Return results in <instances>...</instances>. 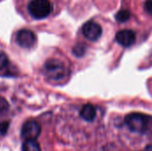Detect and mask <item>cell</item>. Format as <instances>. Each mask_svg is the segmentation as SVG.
<instances>
[{
	"mask_svg": "<svg viewBox=\"0 0 152 151\" xmlns=\"http://www.w3.org/2000/svg\"><path fill=\"white\" fill-rule=\"evenodd\" d=\"M21 11L28 18L40 20L50 17L55 10L53 0H20Z\"/></svg>",
	"mask_w": 152,
	"mask_h": 151,
	"instance_id": "cell-1",
	"label": "cell"
},
{
	"mask_svg": "<svg viewBox=\"0 0 152 151\" xmlns=\"http://www.w3.org/2000/svg\"><path fill=\"white\" fill-rule=\"evenodd\" d=\"M125 123L133 133H144L148 129V117L141 113H131L125 118Z\"/></svg>",
	"mask_w": 152,
	"mask_h": 151,
	"instance_id": "cell-2",
	"label": "cell"
},
{
	"mask_svg": "<svg viewBox=\"0 0 152 151\" xmlns=\"http://www.w3.org/2000/svg\"><path fill=\"white\" fill-rule=\"evenodd\" d=\"M46 76L52 80H61L67 76L65 64L58 59H49L45 63Z\"/></svg>",
	"mask_w": 152,
	"mask_h": 151,
	"instance_id": "cell-3",
	"label": "cell"
},
{
	"mask_svg": "<svg viewBox=\"0 0 152 151\" xmlns=\"http://www.w3.org/2000/svg\"><path fill=\"white\" fill-rule=\"evenodd\" d=\"M15 41L22 48L29 49L33 47L37 42V36L35 33L27 28L20 29L15 35Z\"/></svg>",
	"mask_w": 152,
	"mask_h": 151,
	"instance_id": "cell-4",
	"label": "cell"
},
{
	"mask_svg": "<svg viewBox=\"0 0 152 151\" xmlns=\"http://www.w3.org/2000/svg\"><path fill=\"white\" fill-rule=\"evenodd\" d=\"M82 33L86 39L90 41H97L102 35V28L101 25L94 20H88L83 25Z\"/></svg>",
	"mask_w": 152,
	"mask_h": 151,
	"instance_id": "cell-5",
	"label": "cell"
},
{
	"mask_svg": "<svg viewBox=\"0 0 152 151\" xmlns=\"http://www.w3.org/2000/svg\"><path fill=\"white\" fill-rule=\"evenodd\" d=\"M41 133V127L39 124L36 121L29 120L23 124L21 128L20 135L25 141L28 140H37Z\"/></svg>",
	"mask_w": 152,
	"mask_h": 151,
	"instance_id": "cell-6",
	"label": "cell"
},
{
	"mask_svg": "<svg viewBox=\"0 0 152 151\" xmlns=\"http://www.w3.org/2000/svg\"><path fill=\"white\" fill-rule=\"evenodd\" d=\"M116 41L124 47L133 45L136 41V34L131 29H122L116 34Z\"/></svg>",
	"mask_w": 152,
	"mask_h": 151,
	"instance_id": "cell-7",
	"label": "cell"
},
{
	"mask_svg": "<svg viewBox=\"0 0 152 151\" xmlns=\"http://www.w3.org/2000/svg\"><path fill=\"white\" fill-rule=\"evenodd\" d=\"M80 117L87 122H93L96 117V109L94 106L92 104H86L83 106L80 110Z\"/></svg>",
	"mask_w": 152,
	"mask_h": 151,
	"instance_id": "cell-8",
	"label": "cell"
},
{
	"mask_svg": "<svg viewBox=\"0 0 152 151\" xmlns=\"http://www.w3.org/2000/svg\"><path fill=\"white\" fill-rule=\"evenodd\" d=\"M22 151H41V148L37 140H28L22 145Z\"/></svg>",
	"mask_w": 152,
	"mask_h": 151,
	"instance_id": "cell-9",
	"label": "cell"
},
{
	"mask_svg": "<svg viewBox=\"0 0 152 151\" xmlns=\"http://www.w3.org/2000/svg\"><path fill=\"white\" fill-rule=\"evenodd\" d=\"M115 17H116V20L118 22L123 23V22L127 21L131 18V12L128 9H120L117 12Z\"/></svg>",
	"mask_w": 152,
	"mask_h": 151,
	"instance_id": "cell-10",
	"label": "cell"
},
{
	"mask_svg": "<svg viewBox=\"0 0 152 151\" xmlns=\"http://www.w3.org/2000/svg\"><path fill=\"white\" fill-rule=\"evenodd\" d=\"M9 67V60L6 54L0 51V75L2 72H6L7 68Z\"/></svg>",
	"mask_w": 152,
	"mask_h": 151,
	"instance_id": "cell-11",
	"label": "cell"
},
{
	"mask_svg": "<svg viewBox=\"0 0 152 151\" xmlns=\"http://www.w3.org/2000/svg\"><path fill=\"white\" fill-rule=\"evenodd\" d=\"M86 51V47L83 44H77L74 48H73V53L77 57H82Z\"/></svg>",
	"mask_w": 152,
	"mask_h": 151,
	"instance_id": "cell-12",
	"label": "cell"
},
{
	"mask_svg": "<svg viewBox=\"0 0 152 151\" xmlns=\"http://www.w3.org/2000/svg\"><path fill=\"white\" fill-rule=\"evenodd\" d=\"M9 108V104L6 101V100L0 95V116L4 114Z\"/></svg>",
	"mask_w": 152,
	"mask_h": 151,
	"instance_id": "cell-13",
	"label": "cell"
},
{
	"mask_svg": "<svg viewBox=\"0 0 152 151\" xmlns=\"http://www.w3.org/2000/svg\"><path fill=\"white\" fill-rule=\"evenodd\" d=\"M143 7H144V11L148 14L152 15V0H146Z\"/></svg>",
	"mask_w": 152,
	"mask_h": 151,
	"instance_id": "cell-14",
	"label": "cell"
},
{
	"mask_svg": "<svg viewBox=\"0 0 152 151\" xmlns=\"http://www.w3.org/2000/svg\"><path fill=\"white\" fill-rule=\"evenodd\" d=\"M8 127H9V122L0 123V134L1 135H4L7 133Z\"/></svg>",
	"mask_w": 152,
	"mask_h": 151,
	"instance_id": "cell-15",
	"label": "cell"
}]
</instances>
